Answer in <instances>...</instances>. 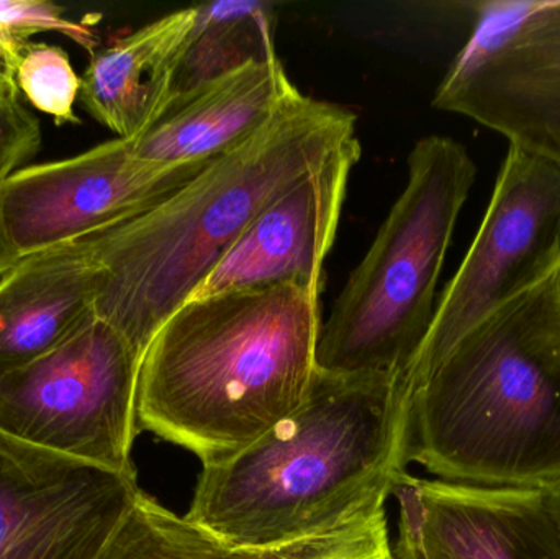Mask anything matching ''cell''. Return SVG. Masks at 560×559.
Wrapping results in <instances>:
<instances>
[{"mask_svg": "<svg viewBox=\"0 0 560 559\" xmlns=\"http://www.w3.org/2000/svg\"><path fill=\"white\" fill-rule=\"evenodd\" d=\"M405 462L444 481L559 488L558 276L493 312L410 381Z\"/></svg>", "mask_w": 560, "mask_h": 559, "instance_id": "obj_4", "label": "cell"}, {"mask_svg": "<svg viewBox=\"0 0 560 559\" xmlns=\"http://www.w3.org/2000/svg\"><path fill=\"white\" fill-rule=\"evenodd\" d=\"M46 32L68 36L91 55L95 53L94 30L69 20L61 7L42 0H0V59L13 75L32 36Z\"/></svg>", "mask_w": 560, "mask_h": 559, "instance_id": "obj_20", "label": "cell"}, {"mask_svg": "<svg viewBox=\"0 0 560 559\" xmlns=\"http://www.w3.org/2000/svg\"><path fill=\"white\" fill-rule=\"evenodd\" d=\"M361 154V141L352 138L262 210L192 299L283 282L323 291V266L335 245L349 176Z\"/></svg>", "mask_w": 560, "mask_h": 559, "instance_id": "obj_12", "label": "cell"}, {"mask_svg": "<svg viewBox=\"0 0 560 559\" xmlns=\"http://www.w3.org/2000/svg\"><path fill=\"white\" fill-rule=\"evenodd\" d=\"M551 501L552 508H555L556 515H558V521L560 524V486L555 491H551Z\"/></svg>", "mask_w": 560, "mask_h": 559, "instance_id": "obj_23", "label": "cell"}, {"mask_svg": "<svg viewBox=\"0 0 560 559\" xmlns=\"http://www.w3.org/2000/svg\"><path fill=\"white\" fill-rule=\"evenodd\" d=\"M42 148V125L20 101L15 79L0 75V186Z\"/></svg>", "mask_w": 560, "mask_h": 559, "instance_id": "obj_21", "label": "cell"}, {"mask_svg": "<svg viewBox=\"0 0 560 559\" xmlns=\"http://www.w3.org/2000/svg\"><path fill=\"white\" fill-rule=\"evenodd\" d=\"M140 491L137 476L0 433V559H97Z\"/></svg>", "mask_w": 560, "mask_h": 559, "instance_id": "obj_10", "label": "cell"}, {"mask_svg": "<svg viewBox=\"0 0 560 559\" xmlns=\"http://www.w3.org/2000/svg\"><path fill=\"white\" fill-rule=\"evenodd\" d=\"M560 271V163L510 147L479 232L443 294L407 383L503 305Z\"/></svg>", "mask_w": 560, "mask_h": 559, "instance_id": "obj_8", "label": "cell"}, {"mask_svg": "<svg viewBox=\"0 0 560 559\" xmlns=\"http://www.w3.org/2000/svg\"><path fill=\"white\" fill-rule=\"evenodd\" d=\"M355 124L348 108L299 92L173 196L78 240L97 266L95 315L143 353L259 213L358 137Z\"/></svg>", "mask_w": 560, "mask_h": 559, "instance_id": "obj_3", "label": "cell"}, {"mask_svg": "<svg viewBox=\"0 0 560 559\" xmlns=\"http://www.w3.org/2000/svg\"><path fill=\"white\" fill-rule=\"evenodd\" d=\"M408 397L395 374L318 370L295 414L229 462L202 468L186 517L256 555L352 521L388 501L408 471Z\"/></svg>", "mask_w": 560, "mask_h": 559, "instance_id": "obj_1", "label": "cell"}, {"mask_svg": "<svg viewBox=\"0 0 560 559\" xmlns=\"http://www.w3.org/2000/svg\"><path fill=\"white\" fill-rule=\"evenodd\" d=\"M558 288H559V298H560V271H559V275H558Z\"/></svg>", "mask_w": 560, "mask_h": 559, "instance_id": "obj_25", "label": "cell"}, {"mask_svg": "<svg viewBox=\"0 0 560 559\" xmlns=\"http://www.w3.org/2000/svg\"><path fill=\"white\" fill-rule=\"evenodd\" d=\"M299 92L279 56L248 62L167 112L133 140L135 154L163 167L215 160L255 137Z\"/></svg>", "mask_w": 560, "mask_h": 559, "instance_id": "obj_13", "label": "cell"}, {"mask_svg": "<svg viewBox=\"0 0 560 559\" xmlns=\"http://www.w3.org/2000/svg\"><path fill=\"white\" fill-rule=\"evenodd\" d=\"M0 75H10V78L15 79V75L12 74V71H10L5 65H3L2 59H0Z\"/></svg>", "mask_w": 560, "mask_h": 559, "instance_id": "obj_24", "label": "cell"}, {"mask_svg": "<svg viewBox=\"0 0 560 559\" xmlns=\"http://www.w3.org/2000/svg\"><path fill=\"white\" fill-rule=\"evenodd\" d=\"M141 354L91 314L65 341L0 374V433L98 468L137 476Z\"/></svg>", "mask_w": 560, "mask_h": 559, "instance_id": "obj_6", "label": "cell"}, {"mask_svg": "<svg viewBox=\"0 0 560 559\" xmlns=\"http://www.w3.org/2000/svg\"><path fill=\"white\" fill-rule=\"evenodd\" d=\"M15 84L26 101L56 125L79 124L74 107L82 79L61 46L30 42L16 65Z\"/></svg>", "mask_w": 560, "mask_h": 559, "instance_id": "obj_18", "label": "cell"}, {"mask_svg": "<svg viewBox=\"0 0 560 559\" xmlns=\"http://www.w3.org/2000/svg\"><path fill=\"white\" fill-rule=\"evenodd\" d=\"M262 559H397L388 528L387 501L372 505L352 521L261 555Z\"/></svg>", "mask_w": 560, "mask_h": 559, "instance_id": "obj_19", "label": "cell"}, {"mask_svg": "<svg viewBox=\"0 0 560 559\" xmlns=\"http://www.w3.org/2000/svg\"><path fill=\"white\" fill-rule=\"evenodd\" d=\"M19 256L12 252L9 245H7L5 240L0 235V276L3 272L9 271L16 261H19Z\"/></svg>", "mask_w": 560, "mask_h": 559, "instance_id": "obj_22", "label": "cell"}, {"mask_svg": "<svg viewBox=\"0 0 560 559\" xmlns=\"http://www.w3.org/2000/svg\"><path fill=\"white\" fill-rule=\"evenodd\" d=\"M476 176L459 141H417L405 189L323 321L319 370L407 381L433 324L438 281Z\"/></svg>", "mask_w": 560, "mask_h": 559, "instance_id": "obj_5", "label": "cell"}, {"mask_svg": "<svg viewBox=\"0 0 560 559\" xmlns=\"http://www.w3.org/2000/svg\"><path fill=\"white\" fill-rule=\"evenodd\" d=\"M275 25L271 2L220 0L197 5L196 22L177 66L170 110L248 62L276 58Z\"/></svg>", "mask_w": 560, "mask_h": 559, "instance_id": "obj_16", "label": "cell"}, {"mask_svg": "<svg viewBox=\"0 0 560 559\" xmlns=\"http://www.w3.org/2000/svg\"><path fill=\"white\" fill-rule=\"evenodd\" d=\"M97 275L72 242L23 256L0 276V374L48 353L94 314Z\"/></svg>", "mask_w": 560, "mask_h": 559, "instance_id": "obj_15", "label": "cell"}, {"mask_svg": "<svg viewBox=\"0 0 560 559\" xmlns=\"http://www.w3.org/2000/svg\"><path fill=\"white\" fill-rule=\"evenodd\" d=\"M97 559H262L230 547L186 515L174 514L144 491Z\"/></svg>", "mask_w": 560, "mask_h": 559, "instance_id": "obj_17", "label": "cell"}, {"mask_svg": "<svg viewBox=\"0 0 560 559\" xmlns=\"http://www.w3.org/2000/svg\"><path fill=\"white\" fill-rule=\"evenodd\" d=\"M390 498L398 505L397 559H560L551 492L405 471Z\"/></svg>", "mask_w": 560, "mask_h": 559, "instance_id": "obj_11", "label": "cell"}, {"mask_svg": "<svg viewBox=\"0 0 560 559\" xmlns=\"http://www.w3.org/2000/svg\"><path fill=\"white\" fill-rule=\"evenodd\" d=\"M196 15L197 5L176 10L95 51L81 75L79 101L88 114L124 140L160 124Z\"/></svg>", "mask_w": 560, "mask_h": 559, "instance_id": "obj_14", "label": "cell"}, {"mask_svg": "<svg viewBox=\"0 0 560 559\" xmlns=\"http://www.w3.org/2000/svg\"><path fill=\"white\" fill-rule=\"evenodd\" d=\"M212 161L154 166L137 158L133 140L114 138L22 167L0 186V235L19 258L78 242L153 209Z\"/></svg>", "mask_w": 560, "mask_h": 559, "instance_id": "obj_9", "label": "cell"}, {"mask_svg": "<svg viewBox=\"0 0 560 559\" xmlns=\"http://www.w3.org/2000/svg\"><path fill=\"white\" fill-rule=\"evenodd\" d=\"M322 292L283 282L187 301L141 353L138 430L202 468L255 445L312 393Z\"/></svg>", "mask_w": 560, "mask_h": 559, "instance_id": "obj_2", "label": "cell"}, {"mask_svg": "<svg viewBox=\"0 0 560 559\" xmlns=\"http://www.w3.org/2000/svg\"><path fill=\"white\" fill-rule=\"evenodd\" d=\"M472 9V33L433 107L560 163V0H487Z\"/></svg>", "mask_w": 560, "mask_h": 559, "instance_id": "obj_7", "label": "cell"}]
</instances>
